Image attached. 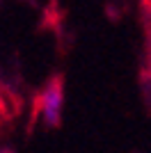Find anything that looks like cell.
I'll return each instance as SVG.
<instances>
[{
    "label": "cell",
    "instance_id": "6da1fadb",
    "mask_svg": "<svg viewBox=\"0 0 151 153\" xmlns=\"http://www.w3.org/2000/svg\"><path fill=\"white\" fill-rule=\"evenodd\" d=\"M37 114L44 119L48 128H57L62 123V108H64V80L62 76L50 78L44 85V89L37 96Z\"/></svg>",
    "mask_w": 151,
    "mask_h": 153
},
{
    "label": "cell",
    "instance_id": "7a4b0ae2",
    "mask_svg": "<svg viewBox=\"0 0 151 153\" xmlns=\"http://www.w3.org/2000/svg\"><path fill=\"white\" fill-rule=\"evenodd\" d=\"M140 80H142L144 98L151 105V41H149V46H147V55H144V64H142V76H140Z\"/></svg>",
    "mask_w": 151,
    "mask_h": 153
},
{
    "label": "cell",
    "instance_id": "3957f363",
    "mask_svg": "<svg viewBox=\"0 0 151 153\" xmlns=\"http://www.w3.org/2000/svg\"><path fill=\"white\" fill-rule=\"evenodd\" d=\"M0 153H12V151H9V149H0Z\"/></svg>",
    "mask_w": 151,
    "mask_h": 153
}]
</instances>
